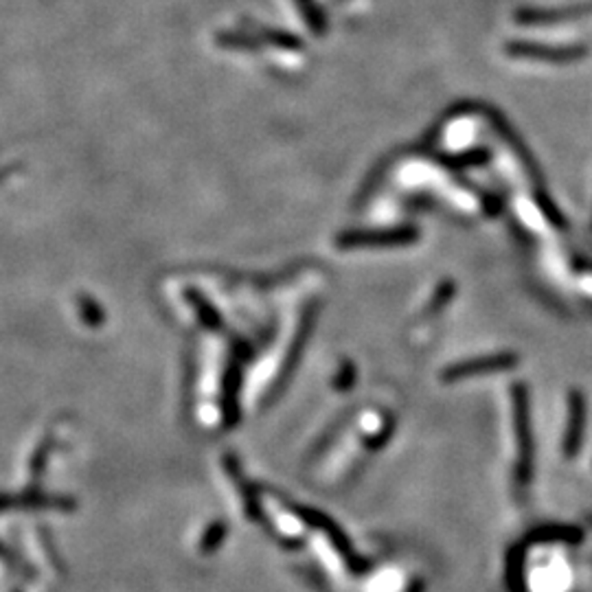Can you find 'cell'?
Masks as SVG:
<instances>
[{
    "instance_id": "6da1fadb",
    "label": "cell",
    "mask_w": 592,
    "mask_h": 592,
    "mask_svg": "<svg viewBox=\"0 0 592 592\" xmlns=\"http://www.w3.org/2000/svg\"><path fill=\"white\" fill-rule=\"evenodd\" d=\"M507 53L516 60L548 62V64H570L586 55L584 46H547L538 42H511L507 44Z\"/></svg>"
},
{
    "instance_id": "7a4b0ae2",
    "label": "cell",
    "mask_w": 592,
    "mask_h": 592,
    "mask_svg": "<svg viewBox=\"0 0 592 592\" xmlns=\"http://www.w3.org/2000/svg\"><path fill=\"white\" fill-rule=\"evenodd\" d=\"M417 238V230L411 227L391 228V230H364V233H347L340 238V244L351 246V248H371V246H393V244H408Z\"/></svg>"
},
{
    "instance_id": "3957f363",
    "label": "cell",
    "mask_w": 592,
    "mask_h": 592,
    "mask_svg": "<svg viewBox=\"0 0 592 592\" xmlns=\"http://www.w3.org/2000/svg\"><path fill=\"white\" fill-rule=\"evenodd\" d=\"M588 14H592V5H575V7L559 9H520L516 14V20L520 24H558L584 18Z\"/></svg>"
},
{
    "instance_id": "277c9868",
    "label": "cell",
    "mask_w": 592,
    "mask_h": 592,
    "mask_svg": "<svg viewBox=\"0 0 592 592\" xmlns=\"http://www.w3.org/2000/svg\"><path fill=\"white\" fill-rule=\"evenodd\" d=\"M295 5L298 7V12H301L303 20H306V24L310 27L312 34L323 35L325 29H327V18H325L323 9L318 7L314 0H295Z\"/></svg>"
},
{
    "instance_id": "5b68a950",
    "label": "cell",
    "mask_w": 592,
    "mask_h": 592,
    "mask_svg": "<svg viewBox=\"0 0 592 592\" xmlns=\"http://www.w3.org/2000/svg\"><path fill=\"white\" fill-rule=\"evenodd\" d=\"M261 38L266 42H270L272 46H279V49H301V40L295 38L292 34H286V31H279V29H259Z\"/></svg>"
},
{
    "instance_id": "8992f818",
    "label": "cell",
    "mask_w": 592,
    "mask_h": 592,
    "mask_svg": "<svg viewBox=\"0 0 592 592\" xmlns=\"http://www.w3.org/2000/svg\"><path fill=\"white\" fill-rule=\"evenodd\" d=\"M513 358H491V360H485V363H468L463 366H457L454 369V374L459 377L461 375H474V374H483V371H494V366L499 369V366H505V364H511Z\"/></svg>"
},
{
    "instance_id": "52a82bcc",
    "label": "cell",
    "mask_w": 592,
    "mask_h": 592,
    "mask_svg": "<svg viewBox=\"0 0 592 592\" xmlns=\"http://www.w3.org/2000/svg\"><path fill=\"white\" fill-rule=\"evenodd\" d=\"M218 42L222 46H230V49H257L259 46V42L244 34H222Z\"/></svg>"
}]
</instances>
